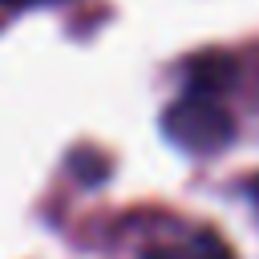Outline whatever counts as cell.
<instances>
[{"mask_svg": "<svg viewBox=\"0 0 259 259\" xmlns=\"http://www.w3.org/2000/svg\"><path fill=\"white\" fill-rule=\"evenodd\" d=\"M4 8H32V4H53V0H0Z\"/></svg>", "mask_w": 259, "mask_h": 259, "instance_id": "3", "label": "cell"}, {"mask_svg": "<svg viewBox=\"0 0 259 259\" xmlns=\"http://www.w3.org/2000/svg\"><path fill=\"white\" fill-rule=\"evenodd\" d=\"M166 134H170L182 150L210 154V150H219L223 142H231L235 125H231V113H227L206 89H190L182 101L170 105V113H166Z\"/></svg>", "mask_w": 259, "mask_h": 259, "instance_id": "1", "label": "cell"}, {"mask_svg": "<svg viewBox=\"0 0 259 259\" xmlns=\"http://www.w3.org/2000/svg\"><path fill=\"white\" fill-rule=\"evenodd\" d=\"M142 259H231V255L210 231L162 219L154 223V235L142 239Z\"/></svg>", "mask_w": 259, "mask_h": 259, "instance_id": "2", "label": "cell"}]
</instances>
